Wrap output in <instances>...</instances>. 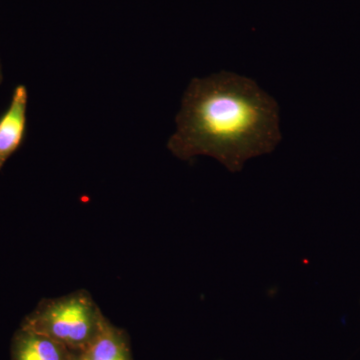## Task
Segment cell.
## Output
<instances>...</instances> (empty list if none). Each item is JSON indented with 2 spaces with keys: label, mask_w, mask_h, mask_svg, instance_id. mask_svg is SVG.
<instances>
[{
  "label": "cell",
  "mask_w": 360,
  "mask_h": 360,
  "mask_svg": "<svg viewBox=\"0 0 360 360\" xmlns=\"http://www.w3.org/2000/svg\"><path fill=\"white\" fill-rule=\"evenodd\" d=\"M106 319L86 290L49 298L22 321L32 329L65 345L71 352H84L101 333Z\"/></svg>",
  "instance_id": "obj_2"
},
{
  "label": "cell",
  "mask_w": 360,
  "mask_h": 360,
  "mask_svg": "<svg viewBox=\"0 0 360 360\" xmlns=\"http://www.w3.org/2000/svg\"><path fill=\"white\" fill-rule=\"evenodd\" d=\"M176 127L167 144L174 155L212 156L231 172L281 141L276 101L250 78L226 71L191 80Z\"/></svg>",
  "instance_id": "obj_1"
},
{
  "label": "cell",
  "mask_w": 360,
  "mask_h": 360,
  "mask_svg": "<svg viewBox=\"0 0 360 360\" xmlns=\"http://www.w3.org/2000/svg\"><path fill=\"white\" fill-rule=\"evenodd\" d=\"M70 354L58 341L22 326L11 342V360H68Z\"/></svg>",
  "instance_id": "obj_4"
},
{
  "label": "cell",
  "mask_w": 360,
  "mask_h": 360,
  "mask_svg": "<svg viewBox=\"0 0 360 360\" xmlns=\"http://www.w3.org/2000/svg\"><path fill=\"white\" fill-rule=\"evenodd\" d=\"M2 80H4V72H2L1 61H0V84H1Z\"/></svg>",
  "instance_id": "obj_7"
},
{
  "label": "cell",
  "mask_w": 360,
  "mask_h": 360,
  "mask_svg": "<svg viewBox=\"0 0 360 360\" xmlns=\"http://www.w3.org/2000/svg\"><path fill=\"white\" fill-rule=\"evenodd\" d=\"M27 103V89L25 85H18L8 108L0 116V170L25 141Z\"/></svg>",
  "instance_id": "obj_3"
},
{
  "label": "cell",
  "mask_w": 360,
  "mask_h": 360,
  "mask_svg": "<svg viewBox=\"0 0 360 360\" xmlns=\"http://www.w3.org/2000/svg\"><path fill=\"white\" fill-rule=\"evenodd\" d=\"M80 352L84 360H132L129 336L108 319L96 340Z\"/></svg>",
  "instance_id": "obj_5"
},
{
  "label": "cell",
  "mask_w": 360,
  "mask_h": 360,
  "mask_svg": "<svg viewBox=\"0 0 360 360\" xmlns=\"http://www.w3.org/2000/svg\"><path fill=\"white\" fill-rule=\"evenodd\" d=\"M68 360H84L82 357V352H71L70 359Z\"/></svg>",
  "instance_id": "obj_6"
}]
</instances>
